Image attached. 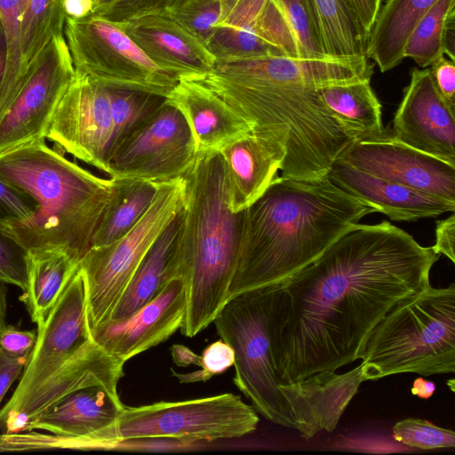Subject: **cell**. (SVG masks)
<instances>
[{
    "instance_id": "cell-1",
    "label": "cell",
    "mask_w": 455,
    "mask_h": 455,
    "mask_svg": "<svg viewBox=\"0 0 455 455\" xmlns=\"http://www.w3.org/2000/svg\"><path fill=\"white\" fill-rule=\"evenodd\" d=\"M439 257L387 220L358 223L276 283L269 334L280 384L361 359L369 334L388 310L430 286Z\"/></svg>"
},
{
    "instance_id": "cell-2",
    "label": "cell",
    "mask_w": 455,
    "mask_h": 455,
    "mask_svg": "<svg viewBox=\"0 0 455 455\" xmlns=\"http://www.w3.org/2000/svg\"><path fill=\"white\" fill-rule=\"evenodd\" d=\"M331 59L267 57L216 63L199 82L222 98L251 132L270 134L286 149L281 176L301 180L326 177L355 139L323 102L319 88L338 83Z\"/></svg>"
},
{
    "instance_id": "cell-3",
    "label": "cell",
    "mask_w": 455,
    "mask_h": 455,
    "mask_svg": "<svg viewBox=\"0 0 455 455\" xmlns=\"http://www.w3.org/2000/svg\"><path fill=\"white\" fill-rule=\"evenodd\" d=\"M373 212L371 206L339 188L327 176L314 180L276 176L245 209L228 299L283 282Z\"/></svg>"
},
{
    "instance_id": "cell-4",
    "label": "cell",
    "mask_w": 455,
    "mask_h": 455,
    "mask_svg": "<svg viewBox=\"0 0 455 455\" xmlns=\"http://www.w3.org/2000/svg\"><path fill=\"white\" fill-rule=\"evenodd\" d=\"M0 180L30 198L34 213L0 221V234L24 251L60 247L80 262L116 188L50 148L45 139L0 156Z\"/></svg>"
},
{
    "instance_id": "cell-5",
    "label": "cell",
    "mask_w": 455,
    "mask_h": 455,
    "mask_svg": "<svg viewBox=\"0 0 455 455\" xmlns=\"http://www.w3.org/2000/svg\"><path fill=\"white\" fill-rule=\"evenodd\" d=\"M186 201L174 252L187 307L181 333L192 338L212 323L229 297L243 231L245 210L229 208L222 157L197 154L184 175Z\"/></svg>"
},
{
    "instance_id": "cell-6",
    "label": "cell",
    "mask_w": 455,
    "mask_h": 455,
    "mask_svg": "<svg viewBox=\"0 0 455 455\" xmlns=\"http://www.w3.org/2000/svg\"><path fill=\"white\" fill-rule=\"evenodd\" d=\"M20 381L0 409L3 433L23 432L40 411L68 394L100 385L117 390L124 362L92 337L84 280L76 270L44 321Z\"/></svg>"
},
{
    "instance_id": "cell-7",
    "label": "cell",
    "mask_w": 455,
    "mask_h": 455,
    "mask_svg": "<svg viewBox=\"0 0 455 455\" xmlns=\"http://www.w3.org/2000/svg\"><path fill=\"white\" fill-rule=\"evenodd\" d=\"M361 359L364 381L454 373L455 284L429 286L395 303L369 334Z\"/></svg>"
},
{
    "instance_id": "cell-8",
    "label": "cell",
    "mask_w": 455,
    "mask_h": 455,
    "mask_svg": "<svg viewBox=\"0 0 455 455\" xmlns=\"http://www.w3.org/2000/svg\"><path fill=\"white\" fill-rule=\"evenodd\" d=\"M275 284L229 298L212 323L220 339L234 350L235 386L265 419L295 429L278 387L271 353L269 323Z\"/></svg>"
},
{
    "instance_id": "cell-9",
    "label": "cell",
    "mask_w": 455,
    "mask_h": 455,
    "mask_svg": "<svg viewBox=\"0 0 455 455\" xmlns=\"http://www.w3.org/2000/svg\"><path fill=\"white\" fill-rule=\"evenodd\" d=\"M185 201L184 176L158 182L156 196L140 220L113 243L90 248L80 260L90 330L108 318L140 262L183 210Z\"/></svg>"
},
{
    "instance_id": "cell-10",
    "label": "cell",
    "mask_w": 455,
    "mask_h": 455,
    "mask_svg": "<svg viewBox=\"0 0 455 455\" xmlns=\"http://www.w3.org/2000/svg\"><path fill=\"white\" fill-rule=\"evenodd\" d=\"M259 421L255 409L231 393L124 406L118 422L119 446L157 438L193 442L238 438L255 431Z\"/></svg>"
},
{
    "instance_id": "cell-11",
    "label": "cell",
    "mask_w": 455,
    "mask_h": 455,
    "mask_svg": "<svg viewBox=\"0 0 455 455\" xmlns=\"http://www.w3.org/2000/svg\"><path fill=\"white\" fill-rule=\"evenodd\" d=\"M65 39L75 70L107 88L166 98L179 83L156 65L116 24L96 14L66 18Z\"/></svg>"
},
{
    "instance_id": "cell-12",
    "label": "cell",
    "mask_w": 455,
    "mask_h": 455,
    "mask_svg": "<svg viewBox=\"0 0 455 455\" xmlns=\"http://www.w3.org/2000/svg\"><path fill=\"white\" fill-rule=\"evenodd\" d=\"M197 156L183 115L166 101L114 150L108 173L116 180L164 182L183 177Z\"/></svg>"
},
{
    "instance_id": "cell-13",
    "label": "cell",
    "mask_w": 455,
    "mask_h": 455,
    "mask_svg": "<svg viewBox=\"0 0 455 455\" xmlns=\"http://www.w3.org/2000/svg\"><path fill=\"white\" fill-rule=\"evenodd\" d=\"M75 77L65 36H54L27 70L0 122V156L45 139L53 111Z\"/></svg>"
},
{
    "instance_id": "cell-14",
    "label": "cell",
    "mask_w": 455,
    "mask_h": 455,
    "mask_svg": "<svg viewBox=\"0 0 455 455\" xmlns=\"http://www.w3.org/2000/svg\"><path fill=\"white\" fill-rule=\"evenodd\" d=\"M44 138L60 152L108 173L114 144L108 88L76 72L53 111Z\"/></svg>"
},
{
    "instance_id": "cell-15",
    "label": "cell",
    "mask_w": 455,
    "mask_h": 455,
    "mask_svg": "<svg viewBox=\"0 0 455 455\" xmlns=\"http://www.w3.org/2000/svg\"><path fill=\"white\" fill-rule=\"evenodd\" d=\"M124 408L117 390L100 385L85 387L44 409L24 431L39 429L56 435L57 450L113 449L120 444L118 422Z\"/></svg>"
},
{
    "instance_id": "cell-16",
    "label": "cell",
    "mask_w": 455,
    "mask_h": 455,
    "mask_svg": "<svg viewBox=\"0 0 455 455\" xmlns=\"http://www.w3.org/2000/svg\"><path fill=\"white\" fill-rule=\"evenodd\" d=\"M226 1L225 12L205 43L216 63L299 58L293 33L271 0Z\"/></svg>"
},
{
    "instance_id": "cell-17",
    "label": "cell",
    "mask_w": 455,
    "mask_h": 455,
    "mask_svg": "<svg viewBox=\"0 0 455 455\" xmlns=\"http://www.w3.org/2000/svg\"><path fill=\"white\" fill-rule=\"evenodd\" d=\"M338 159L455 205V166L401 142L390 132L354 140Z\"/></svg>"
},
{
    "instance_id": "cell-18",
    "label": "cell",
    "mask_w": 455,
    "mask_h": 455,
    "mask_svg": "<svg viewBox=\"0 0 455 455\" xmlns=\"http://www.w3.org/2000/svg\"><path fill=\"white\" fill-rule=\"evenodd\" d=\"M454 109L437 90L429 68H413L389 132L401 142L455 166Z\"/></svg>"
},
{
    "instance_id": "cell-19",
    "label": "cell",
    "mask_w": 455,
    "mask_h": 455,
    "mask_svg": "<svg viewBox=\"0 0 455 455\" xmlns=\"http://www.w3.org/2000/svg\"><path fill=\"white\" fill-rule=\"evenodd\" d=\"M187 307L185 285L172 280L153 299L127 317L108 319L91 330L92 339L126 362L168 339L182 326Z\"/></svg>"
},
{
    "instance_id": "cell-20",
    "label": "cell",
    "mask_w": 455,
    "mask_h": 455,
    "mask_svg": "<svg viewBox=\"0 0 455 455\" xmlns=\"http://www.w3.org/2000/svg\"><path fill=\"white\" fill-rule=\"evenodd\" d=\"M363 380L362 364L338 374L322 371L278 387L285 398L295 429L308 440L331 432Z\"/></svg>"
},
{
    "instance_id": "cell-21",
    "label": "cell",
    "mask_w": 455,
    "mask_h": 455,
    "mask_svg": "<svg viewBox=\"0 0 455 455\" xmlns=\"http://www.w3.org/2000/svg\"><path fill=\"white\" fill-rule=\"evenodd\" d=\"M114 24L156 65L179 81H197L216 64L204 44L171 18L146 16Z\"/></svg>"
},
{
    "instance_id": "cell-22",
    "label": "cell",
    "mask_w": 455,
    "mask_h": 455,
    "mask_svg": "<svg viewBox=\"0 0 455 455\" xmlns=\"http://www.w3.org/2000/svg\"><path fill=\"white\" fill-rule=\"evenodd\" d=\"M219 153L226 170L229 208L238 212L253 204L277 176L286 149L270 134L251 132Z\"/></svg>"
},
{
    "instance_id": "cell-23",
    "label": "cell",
    "mask_w": 455,
    "mask_h": 455,
    "mask_svg": "<svg viewBox=\"0 0 455 455\" xmlns=\"http://www.w3.org/2000/svg\"><path fill=\"white\" fill-rule=\"evenodd\" d=\"M328 179L339 188L394 221H416L454 212L455 205L358 170L339 159Z\"/></svg>"
},
{
    "instance_id": "cell-24",
    "label": "cell",
    "mask_w": 455,
    "mask_h": 455,
    "mask_svg": "<svg viewBox=\"0 0 455 455\" xmlns=\"http://www.w3.org/2000/svg\"><path fill=\"white\" fill-rule=\"evenodd\" d=\"M166 101L183 115L197 154L217 153L250 133L247 122L222 98L196 81H179Z\"/></svg>"
},
{
    "instance_id": "cell-25",
    "label": "cell",
    "mask_w": 455,
    "mask_h": 455,
    "mask_svg": "<svg viewBox=\"0 0 455 455\" xmlns=\"http://www.w3.org/2000/svg\"><path fill=\"white\" fill-rule=\"evenodd\" d=\"M182 211L145 254L108 319L129 316L157 296L172 280L180 278L174 246Z\"/></svg>"
},
{
    "instance_id": "cell-26",
    "label": "cell",
    "mask_w": 455,
    "mask_h": 455,
    "mask_svg": "<svg viewBox=\"0 0 455 455\" xmlns=\"http://www.w3.org/2000/svg\"><path fill=\"white\" fill-rule=\"evenodd\" d=\"M26 286L20 299L25 304L33 323L44 321L79 267L60 247H42L25 251Z\"/></svg>"
},
{
    "instance_id": "cell-27",
    "label": "cell",
    "mask_w": 455,
    "mask_h": 455,
    "mask_svg": "<svg viewBox=\"0 0 455 455\" xmlns=\"http://www.w3.org/2000/svg\"><path fill=\"white\" fill-rule=\"evenodd\" d=\"M435 1L387 0L379 7L366 39L365 56L377 64L380 72L402 63L410 35Z\"/></svg>"
},
{
    "instance_id": "cell-28",
    "label": "cell",
    "mask_w": 455,
    "mask_h": 455,
    "mask_svg": "<svg viewBox=\"0 0 455 455\" xmlns=\"http://www.w3.org/2000/svg\"><path fill=\"white\" fill-rule=\"evenodd\" d=\"M319 93L333 116L355 140L384 133L381 105L370 77L327 84L319 88Z\"/></svg>"
},
{
    "instance_id": "cell-29",
    "label": "cell",
    "mask_w": 455,
    "mask_h": 455,
    "mask_svg": "<svg viewBox=\"0 0 455 455\" xmlns=\"http://www.w3.org/2000/svg\"><path fill=\"white\" fill-rule=\"evenodd\" d=\"M116 193L94 233L92 247L109 244L130 231L150 207L158 182L116 180Z\"/></svg>"
},
{
    "instance_id": "cell-30",
    "label": "cell",
    "mask_w": 455,
    "mask_h": 455,
    "mask_svg": "<svg viewBox=\"0 0 455 455\" xmlns=\"http://www.w3.org/2000/svg\"><path fill=\"white\" fill-rule=\"evenodd\" d=\"M324 55L339 59L365 56L363 38L346 0H308Z\"/></svg>"
},
{
    "instance_id": "cell-31",
    "label": "cell",
    "mask_w": 455,
    "mask_h": 455,
    "mask_svg": "<svg viewBox=\"0 0 455 455\" xmlns=\"http://www.w3.org/2000/svg\"><path fill=\"white\" fill-rule=\"evenodd\" d=\"M65 20L63 0H25L20 27L21 81L52 39L64 36Z\"/></svg>"
},
{
    "instance_id": "cell-32",
    "label": "cell",
    "mask_w": 455,
    "mask_h": 455,
    "mask_svg": "<svg viewBox=\"0 0 455 455\" xmlns=\"http://www.w3.org/2000/svg\"><path fill=\"white\" fill-rule=\"evenodd\" d=\"M455 26V0H436L416 24L403 52L420 68L445 55L448 31Z\"/></svg>"
},
{
    "instance_id": "cell-33",
    "label": "cell",
    "mask_w": 455,
    "mask_h": 455,
    "mask_svg": "<svg viewBox=\"0 0 455 455\" xmlns=\"http://www.w3.org/2000/svg\"><path fill=\"white\" fill-rule=\"evenodd\" d=\"M25 0H0V22L6 46V65L0 85V122L20 83V27Z\"/></svg>"
},
{
    "instance_id": "cell-34",
    "label": "cell",
    "mask_w": 455,
    "mask_h": 455,
    "mask_svg": "<svg viewBox=\"0 0 455 455\" xmlns=\"http://www.w3.org/2000/svg\"><path fill=\"white\" fill-rule=\"evenodd\" d=\"M108 92L114 124L112 155L127 136L165 102V98L124 89L108 88Z\"/></svg>"
},
{
    "instance_id": "cell-35",
    "label": "cell",
    "mask_w": 455,
    "mask_h": 455,
    "mask_svg": "<svg viewBox=\"0 0 455 455\" xmlns=\"http://www.w3.org/2000/svg\"><path fill=\"white\" fill-rule=\"evenodd\" d=\"M290 26L299 58L324 55L316 23L308 0H271Z\"/></svg>"
},
{
    "instance_id": "cell-36",
    "label": "cell",
    "mask_w": 455,
    "mask_h": 455,
    "mask_svg": "<svg viewBox=\"0 0 455 455\" xmlns=\"http://www.w3.org/2000/svg\"><path fill=\"white\" fill-rule=\"evenodd\" d=\"M191 0H106L96 5L93 14L119 23L146 16L174 19Z\"/></svg>"
},
{
    "instance_id": "cell-37",
    "label": "cell",
    "mask_w": 455,
    "mask_h": 455,
    "mask_svg": "<svg viewBox=\"0 0 455 455\" xmlns=\"http://www.w3.org/2000/svg\"><path fill=\"white\" fill-rule=\"evenodd\" d=\"M395 441L422 450L453 448L455 433L428 420L409 418L398 421L392 428Z\"/></svg>"
},
{
    "instance_id": "cell-38",
    "label": "cell",
    "mask_w": 455,
    "mask_h": 455,
    "mask_svg": "<svg viewBox=\"0 0 455 455\" xmlns=\"http://www.w3.org/2000/svg\"><path fill=\"white\" fill-rule=\"evenodd\" d=\"M226 0H191L173 19L205 45L221 20Z\"/></svg>"
},
{
    "instance_id": "cell-39",
    "label": "cell",
    "mask_w": 455,
    "mask_h": 455,
    "mask_svg": "<svg viewBox=\"0 0 455 455\" xmlns=\"http://www.w3.org/2000/svg\"><path fill=\"white\" fill-rule=\"evenodd\" d=\"M26 278L25 251L0 234V280L23 291Z\"/></svg>"
},
{
    "instance_id": "cell-40",
    "label": "cell",
    "mask_w": 455,
    "mask_h": 455,
    "mask_svg": "<svg viewBox=\"0 0 455 455\" xmlns=\"http://www.w3.org/2000/svg\"><path fill=\"white\" fill-rule=\"evenodd\" d=\"M35 210L30 198L0 180V221L24 220Z\"/></svg>"
},
{
    "instance_id": "cell-41",
    "label": "cell",
    "mask_w": 455,
    "mask_h": 455,
    "mask_svg": "<svg viewBox=\"0 0 455 455\" xmlns=\"http://www.w3.org/2000/svg\"><path fill=\"white\" fill-rule=\"evenodd\" d=\"M37 339L36 330H21L5 325L0 333V350L12 357L30 355Z\"/></svg>"
},
{
    "instance_id": "cell-42",
    "label": "cell",
    "mask_w": 455,
    "mask_h": 455,
    "mask_svg": "<svg viewBox=\"0 0 455 455\" xmlns=\"http://www.w3.org/2000/svg\"><path fill=\"white\" fill-rule=\"evenodd\" d=\"M201 369L210 377L220 374L234 365L235 353L222 339L210 344L201 355Z\"/></svg>"
},
{
    "instance_id": "cell-43",
    "label": "cell",
    "mask_w": 455,
    "mask_h": 455,
    "mask_svg": "<svg viewBox=\"0 0 455 455\" xmlns=\"http://www.w3.org/2000/svg\"><path fill=\"white\" fill-rule=\"evenodd\" d=\"M433 81L446 102L455 108V62L442 56L430 67Z\"/></svg>"
},
{
    "instance_id": "cell-44",
    "label": "cell",
    "mask_w": 455,
    "mask_h": 455,
    "mask_svg": "<svg viewBox=\"0 0 455 455\" xmlns=\"http://www.w3.org/2000/svg\"><path fill=\"white\" fill-rule=\"evenodd\" d=\"M435 243L432 249L436 254H443L455 263V215L454 212L444 220L435 222Z\"/></svg>"
},
{
    "instance_id": "cell-45",
    "label": "cell",
    "mask_w": 455,
    "mask_h": 455,
    "mask_svg": "<svg viewBox=\"0 0 455 455\" xmlns=\"http://www.w3.org/2000/svg\"><path fill=\"white\" fill-rule=\"evenodd\" d=\"M381 1L382 0H346L365 42L377 12L381 6Z\"/></svg>"
},
{
    "instance_id": "cell-46",
    "label": "cell",
    "mask_w": 455,
    "mask_h": 455,
    "mask_svg": "<svg viewBox=\"0 0 455 455\" xmlns=\"http://www.w3.org/2000/svg\"><path fill=\"white\" fill-rule=\"evenodd\" d=\"M28 357H12L0 350V404L12 384L20 378Z\"/></svg>"
},
{
    "instance_id": "cell-47",
    "label": "cell",
    "mask_w": 455,
    "mask_h": 455,
    "mask_svg": "<svg viewBox=\"0 0 455 455\" xmlns=\"http://www.w3.org/2000/svg\"><path fill=\"white\" fill-rule=\"evenodd\" d=\"M94 0H63L65 18L79 20L93 14Z\"/></svg>"
},
{
    "instance_id": "cell-48",
    "label": "cell",
    "mask_w": 455,
    "mask_h": 455,
    "mask_svg": "<svg viewBox=\"0 0 455 455\" xmlns=\"http://www.w3.org/2000/svg\"><path fill=\"white\" fill-rule=\"evenodd\" d=\"M171 351L173 362L177 366L186 367L193 364L201 368V355L195 354L186 346L173 345Z\"/></svg>"
},
{
    "instance_id": "cell-49",
    "label": "cell",
    "mask_w": 455,
    "mask_h": 455,
    "mask_svg": "<svg viewBox=\"0 0 455 455\" xmlns=\"http://www.w3.org/2000/svg\"><path fill=\"white\" fill-rule=\"evenodd\" d=\"M435 391V384L423 378H418L413 381L411 392L421 399L430 398Z\"/></svg>"
},
{
    "instance_id": "cell-50",
    "label": "cell",
    "mask_w": 455,
    "mask_h": 455,
    "mask_svg": "<svg viewBox=\"0 0 455 455\" xmlns=\"http://www.w3.org/2000/svg\"><path fill=\"white\" fill-rule=\"evenodd\" d=\"M4 281L0 280V333L6 325L7 312V288Z\"/></svg>"
},
{
    "instance_id": "cell-51",
    "label": "cell",
    "mask_w": 455,
    "mask_h": 455,
    "mask_svg": "<svg viewBox=\"0 0 455 455\" xmlns=\"http://www.w3.org/2000/svg\"><path fill=\"white\" fill-rule=\"evenodd\" d=\"M6 65V46L3 28L0 22V85L4 77Z\"/></svg>"
},
{
    "instance_id": "cell-52",
    "label": "cell",
    "mask_w": 455,
    "mask_h": 455,
    "mask_svg": "<svg viewBox=\"0 0 455 455\" xmlns=\"http://www.w3.org/2000/svg\"><path fill=\"white\" fill-rule=\"evenodd\" d=\"M453 383H454V379H451V380L447 381V385L451 386V389L452 392H454V387H453L454 384Z\"/></svg>"
}]
</instances>
